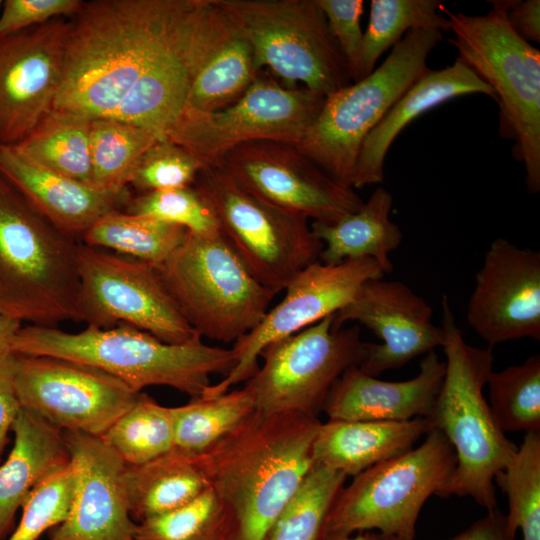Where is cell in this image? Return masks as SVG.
<instances>
[{"label": "cell", "mask_w": 540, "mask_h": 540, "mask_svg": "<svg viewBox=\"0 0 540 540\" xmlns=\"http://www.w3.org/2000/svg\"><path fill=\"white\" fill-rule=\"evenodd\" d=\"M439 0H372L363 42V73L369 75L378 59L412 30H449V20L438 13Z\"/></svg>", "instance_id": "35"}, {"label": "cell", "mask_w": 540, "mask_h": 540, "mask_svg": "<svg viewBox=\"0 0 540 540\" xmlns=\"http://www.w3.org/2000/svg\"><path fill=\"white\" fill-rule=\"evenodd\" d=\"M442 309L445 374L428 418L453 447L456 466L437 495L468 496L489 511L497 508L495 476L517 445L499 428L483 394L493 371V347L478 348L464 340L446 295Z\"/></svg>", "instance_id": "4"}, {"label": "cell", "mask_w": 540, "mask_h": 540, "mask_svg": "<svg viewBox=\"0 0 540 540\" xmlns=\"http://www.w3.org/2000/svg\"><path fill=\"white\" fill-rule=\"evenodd\" d=\"M432 313L430 305L403 282L374 278L334 313L333 329L354 322L381 340L366 342V356L359 366L376 377L443 346L444 331L432 322Z\"/></svg>", "instance_id": "19"}, {"label": "cell", "mask_w": 540, "mask_h": 540, "mask_svg": "<svg viewBox=\"0 0 540 540\" xmlns=\"http://www.w3.org/2000/svg\"><path fill=\"white\" fill-rule=\"evenodd\" d=\"M480 93L495 99L493 90L461 59L440 70L428 69L391 106L365 138L358 156L353 188L383 182L387 152L414 119L453 98Z\"/></svg>", "instance_id": "24"}, {"label": "cell", "mask_w": 540, "mask_h": 540, "mask_svg": "<svg viewBox=\"0 0 540 540\" xmlns=\"http://www.w3.org/2000/svg\"><path fill=\"white\" fill-rule=\"evenodd\" d=\"M75 473L70 512L49 540H133L132 519L123 484L126 463L101 437L63 431Z\"/></svg>", "instance_id": "21"}, {"label": "cell", "mask_w": 540, "mask_h": 540, "mask_svg": "<svg viewBox=\"0 0 540 540\" xmlns=\"http://www.w3.org/2000/svg\"><path fill=\"white\" fill-rule=\"evenodd\" d=\"M203 168L189 151L163 137L142 155L128 186L137 194L190 186Z\"/></svg>", "instance_id": "42"}, {"label": "cell", "mask_w": 540, "mask_h": 540, "mask_svg": "<svg viewBox=\"0 0 540 540\" xmlns=\"http://www.w3.org/2000/svg\"><path fill=\"white\" fill-rule=\"evenodd\" d=\"M325 98L303 86L286 87L260 71L246 93L226 108L213 112L184 108L164 138L185 148L204 168L218 166L228 152L247 142L295 145Z\"/></svg>", "instance_id": "12"}, {"label": "cell", "mask_w": 540, "mask_h": 540, "mask_svg": "<svg viewBox=\"0 0 540 540\" xmlns=\"http://www.w3.org/2000/svg\"><path fill=\"white\" fill-rule=\"evenodd\" d=\"M255 411L254 398L247 385L219 396L197 397L172 407L174 448L196 456L237 427Z\"/></svg>", "instance_id": "33"}, {"label": "cell", "mask_w": 540, "mask_h": 540, "mask_svg": "<svg viewBox=\"0 0 540 540\" xmlns=\"http://www.w3.org/2000/svg\"><path fill=\"white\" fill-rule=\"evenodd\" d=\"M90 121L85 116L54 108L30 135L13 147L50 171L92 186Z\"/></svg>", "instance_id": "29"}, {"label": "cell", "mask_w": 540, "mask_h": 540, "mask_svg": "<svg viewBox=\"0 0 540 540\" xmlns=\"http://www.w3.org/2000/svg\"><path fill=\"white\" fill-rule=\"evenodd\" d=\"M347 476L313 464L265 540H321L326 518Z\"/></svg>", "instance_id": "36"}, {"label": "cell", "mask_w": 540, "mask_h": 540, "mask_svg": "<svg viewBox=\"0 0 540 540\" xmlns=\"http://www.w3.org/2000/svg\"><path fill=\"white\" fill-rule=\"evenodd\" d=\"M314 414L254 411L193 456L224 512L221 540H265L313 466Z\"/></svg>", "instance_id": "2"}, {"label": "cell", "mask_w": 540, "mask_h": 540, "mask_svg": "<svg viewBox=\"0 0 540 540\" xmlns=\"http://www.w3.org/2000/svg\"><path fill=\"white\" fill-rule=\"evenodd\" d=\"M432 429L427 417L407 421L328 420L321 422L316 432L313 463L354 477L411 450Z\"/></svg>", "instance_id": "25"}, {"label": "cell", "mask_w": 540, "mask_h": 540, "mask_svg": "<svg viewBox=\"0 0 540 540\" xmlns=\"http://www.w3.org/2000/svg\"><path fill=\"white\" fill-rule=\"evenodd\" d=\"M11 431L14 445L0 465V540L35 486L70 463L62 432L28 411L21 408Z\"/></svg>", "instance_id": "26"}, {"label": "cell", "mask_w": 540, "mask_h": 540, "mask_svg": "<svg viewBox=\"0 0 540 540\" xmlns=\"http://www.w3.org/2000/svg\"><path fill=\"white\" fill-rule=\"evenodd\" d=\"M0 174L50 222L75 239L104 216L124 211L130 188L101 190L50 171L13 146L0 145Z\"/></svg>", "instance_id": "23"}, {"label": "cell", "mask_w": 540, "mask_h": 540, "mask_svg": "<svg viewBox=\"0 0 540 540\" xmlns=\"http://www.w3.org/2000/svg\"><path fill=\"white\" fill-rule=\"evenodd\" d=\"M16 363L15 353L0 356V461L8 433L21 410L14 384Z\"/></svg>", "instance_id": "45"}, {"label": "cell", "mask_w": 540, "mask_h": 540, "mask_svg": "<svg viewBox=\"0 0 540 540\" xmlns=\"http://www.w3.org/2000/svg\"><path fill=\"white\" fill-rule=\"evenodd\" d=\"M481 16L453 13L449 20L461 59L494 92L501 131L515 140L514 155L524 163L530 193L540 190V51L510 26L514 0H494Z\"/></svg>", "instance_id": "6"}, {"label": "cell", "mask_w": 540, "mask_h": 540, "mask_svg": "<svg viewBox=\"0 0 540 540\" xmlns=\"http://www.w3.org/2000/svg\"><path fill=\"white\" fill-rule=\"evenodd\" d=\"M470 327L488 344L540 340V253L504 238L489 246L467 308Z\"/></svg>", "instance_id": "20"}, {"label": "cell", "mask_w": 540, "mask_h": 540, "mask_svg": "<svg viewBox=\"0 0 540 540\" xmlns=\"http://www.w3.org/2000/svg\"><path fill=\"white\" fill-rule=\"evenodd\" d=\"M441 39L439 30L409 31L369 75L327 96L294 146L334 180L353 188L365 138L429 69L427 58Z\"/></svg>", "instance_id": "7"}, {"label": "cell", "mask_w": 540, "mask_h": 540, "mask_svg": "<svg viewBox=\"0 0 540 540\" xmlns=\"http://www.w3.org/2000/svg\"><path fill=\"white\" fill-rule=\"evenodd\" d=\"M393 205L391 193L376 188L355 212L328 224L310 223L315 237L323 244L319 261L338 264L346 260L371 258L382 271L390 273L393 265L389 253L401 243L403 234L389 218Z\"/></svg>", "instance_id": "27"}, {"label": "cell", "mask_w": 540, "mask_h": 540, "mask_svg": "<svg viewBox=\"0 0 540 540\" xmlns=\"http://www.w3.org/2000/svg\"><path fill=\"white\" fill-rule=\"evenodd\" d=\"M157 270L202 339L235 343L259 324L275 296L254 278L221 232H188Z\"/></svg>", "instance_id": "8"}, {"label": "cell", "mask_w": 540, "mask_h": 540, "mask_svg": "<svg viewBox=\"0 0 540 540\" xmlns=\"http://www.w3.org/2000/svg\"><path fill=\"white\" fill-rule=\"evenodd\" d=\"M514 538L507 530L506 514L495 508L447 540H514Z\"/></svg>", "instance_id": "47"}, {"label": "cell", "mask_w": 540, "mask_h": 540, "mask_svg": "<svg viewBox=\"0 0 540 540\" xmlns=\"http://www.w3.org/2000/svg\"><path fill=\"white\" fill-rule=\"evenodd\" d=\"M445 374L435 350L420 361L419 373L405 381H383L348 368L333 384L323 411L329 420L407 421L429 417Z\"/></svg>", "instance_id": "22"}, {"label": "cell", "mask_w": 540, "mask_h": 540, "mask_svg": "<svg viewBox=\"0 0 540 540\" xmlns=\"http://www.w3.org/2000/svg\"><path fill=\"white\" fill-rule=\"evenodd\" d=\"M258 74L249 43L234 29L199 68L185 108L200 112L226 108L246 93Z\"/></svg>", "instance_id": "30"}, {"label": "cell", "mask_w": 540, "mask_h": 540, "mask_svg": "<svg viewBox=\"0 0 540 540\" xmlns=\"http://www.w3.org/2000/svg\"><path fill=\"white\" fill-rule=\"evenodd\" d=\"M486 385L489 406L505 432H540V355L499 372L492 371Z\"/></svg>", "instance_id": "38"}, {"label": "cell", "mask_w": 540, "mask_h": 540, "mask_svg": "<svg viewBox=\"0 0 540 540\" xmlns=\"http://www.w3.org/2000/svg\"><path fill=\"white\" fill-rule=\"evenodd\" d=\"M22 322L0 313V356L12 353V344Z\"/></svg>", "instance_id": "48"}, {"label": "cell", "mask_w": 540, "mask_h": 540, "mask_svg": "<svg viewBox=\"0 0 540 540\" xmlns=\"http://www.w3.org/2000/svg\"><path fill=\"white\" fill-rule=\"evenodd\" d=\"M160 138L163 137L156 131L132 122L91 119L92 186L109 191L128 188L140 158Z\"/></svg>", "instance_id": "32"}, {"label": "cell", "mask_w": 540, "mask_h": 540, "mask_svg": "<svg viewBox=\"0 0 540 540\" xmlns=\"http://www.w3.org/2000/svg\"><path fill=\"white\" fill-rule=\"evenodd\" d=\"M54 108L164 137L233 25L215 0H90L69 18Z\"/></svg>", "instance_id": "1"}, {"label": "cell", "mask_w": 540, "mask_h": 540, "mask_svg": "<svg viewBox=\"0 0 540 540\" xmlns=\"http://www.w3.org/2000/svg\"><path fill=\"white\" fill-rule=\"evenodd\" d=\"M456 466L453 447L437 429L406 453L374 465L337 494L322 537L378 530L389 540H414L419 513Z\"/></svg>", "instance_id": "10"}, {"label": "cell", "mask_w": 540, "mask_h": 540, "mask_svg": "<svg viewBox=\"0 0 540 540\" xmlns=\"http://www.w3.org/2000/svg\"><path fill=\"white\" fill-rule=\"evenodd\" d=\"M346 61L351 82L364 78L362 0H316Z\"/></svg>", "instance_id": "43"}, {"label": "cell", "mask_w": 540, "mask_h": 540, "mask_svg": "<svg viewBox=\"0 0 540 540\" xmlns=\"http://www.w3.org/2000/svg\"><path fill=\"white\" fill-rule=\"evenodd\" d=\"M250 45L258 72L324 97L351 82L346 61L316 0H215Z\"/></svg>", "instance_id": "9"}, {"label": "cell", "mask_w": 540, "mask_h": 540, "mask_svg": "<svg viewBox=\"0 0 540 540\" xmlns=\"http://www.w3.org/2000/svg\"><path fill=\"white\" fill-rule=\"evenodd\" d=\"M512 29L527 42H540V1H515L507 12Z\"/></svg>", "instance_id": "46"}, {"label": "cell", "mask_w": 540, "mask_h": 540, "mask_svg": "<svg viewBox=\"0 0 540 540\" xmlns=\"http://www.w3.org/2000/svg\"><path fill=\"white\" fill-rule=\"evenodd\" d=\"M333 316L275 341L261 352L263 365L245 384L253 394L256 411L316 415L335 381L348 368L361 365L366 342L361 340L359 326L333 329Z\"/></svg>", "instance_id": "13"}, {"label": "cell", "mask_w": 540, "mask_h": 540, "mask_svg": "<svg viewBox=\"0 0 540 540\" xmlns=\"http://www.w3.org/2000/svg\"><path fill=\"white\" fill-rule=\"evenodd\" d=\"M321 540H389L382 537L380 534L373 532H360L355 536L352 535H329L321 538Z\"/></svg>", "instance_id": "49"}, {"label": "cell", "mask_w": 540, "mask_h": 540, "mask_svg": "<svg viewBox=\"0 0 540 540\" xmlns=\"http://www.w3.org/2000/svg\"><path fill=\"white\" fill-rule=\"evenodd\" d=\"M15 391L22 409L56 430L101 437L140 392L94 366L17 354Z\"/></svg>", "instance_id": "15"}, {"label": "cell", "mask_w": 540, "mask_h": 540, "mask_svg": "<svg viewBox=\"0 0 540 540\" xmlns=\"http://www.w3.org/2000/svg\"><path fill=\"white\" fill-rule=\"evenodd\" d=\"M82 3V0H5L0 13V37L56 18H71Z\"/></svg>", "instance_id": "44"}, {"label": "cell", "mask_w": 540, "mask_h": 540, "mask_svg": "<svg viewBox=\"0 0 540 540\" xmlns=\"http://www.w3.org/2000/svg\"><path fill=\"white\" fill-rule=\"evenodd\" d=\"M12 353L77 361L105 371L136 392L168 386L192 398L212 384L211 375L226 376L236 363L232 348L208 345L198 334L187 342L170 344L127 324L107 329L87 326L77 333L22 326Z\"/></svg>", "instance_id": "3"}, {"label": "cell", "mask_w": 540, "mask_h": 540, "mask_svg": "<svg viewBox=\"0 0 540 540\" xmlns=\"http://www.w3.org/2000/svg\"><path fill=\"white\" fill-rule=\"evenodd\" d=\"M194 184L214 208L224 238L273 294L319 260L323 244L307 217L255 196L219 166L203 168Z\"/></svg>", "instance_id": "11"}, {"label": "cell", "mask_w": 540, "mask_h": 540, "mask_svg": "<svg viewBox=\"0 0 540 540\" xmlns=\"http://www.w3.org/2000/svg\"><path fill=\"white\" fill-rule=\"evenodd\" d=\"M69 18L0 37V145L15 146L54 109Z\"/></svg>", "instance_id": "18"}, {"label": "cell", "mask_w": 540, "mask_h": 540, "mask_svg": "<svg viewBox=\"0 0 540 540\" xmlns=\"http://www.w3.org/2000/svg\"><path fill=\"white\" fill-rule=\"evenodd\" d=\"M101 438L128 465L153 460L174 448L172 407L140 392Z\"/></svg>", "instance_id": "34"}, {"label": "cell", "mask_w": 540, "mask_h": 540, "mask_svg": "<svg viewBox=\"0 0 540 540\" xmlns=\"http://www.w3.org/2000/svg\"><path fill=\"white\" fill-rule=\"evenodd\" d=\"M78 247L0 174L1 314L43 327L75 321Z\"/></svg>", "instance_id": "5"}, {"label": "cell", "mask_w": 540, "mask_h": 540, "mask_svg": "<svg viewBox=\"0 0 540 540\" xmlns=\"http://www.w3.org/2000/svg\"><path fill=\"white\" fill-rule=\"evenodd\" d=\"M508 497L507 530L540 540V432L525 433L520 446L494 479Z\"/></svg>", "instance_id": "37"}, {"label": "cell", "mask_w": 540, "mask_h": 540, "mask_svg": "<svg viewBox=\"0 0 540 540\" xmlns=\"http://www.w3.org/2000/svg\"><path fill=\"white\" fill-rule=\"evenodd\" d=\"M123 484L136 523L182 507L208 488L194 458L176 448L142 464H126Z\"/></svg>", "instance_id": "28"}, {"label": "cell", "mask_w": 540, "mask_h": 540, "mask_svg": "<svg viewBox=\"0 0 540 540\" xmlns=\"http://www.w3.org/2000/svg\"><path fill=\"white\" fill-rule=\"evenodd\" d=\"M223 508L207 488L190 503L137 523L133 540H221Z\"/></svg>", "instance_id": "40"}, {"label": "cell", "mask_w": 540, "mask_h": 540, "mask_svg": "<svg viewBox=\"0 0 540 540\" xmlns=\"http://www.w3.org/2000/svg\"><path fill=\"white\" fill-rule=\"evenodd\" d=\"M218 166L255 196L312 221L331 224L363 204L354 188L334 180L292 144L247 142Z\"/></svg>", "instance_id": "17"}, {"label": "cell", "mask_w": 540, "mask_h": 540, "mask_svg": "<svg viewBox=\"0 0 540 540\" xmlns=\"http://www.w3.org/2000/svg\"><path fill=\"white\" fill-rule=\"evenodd\" d=\"M78 271L75 321L103 329L127 324L170 344L197 334L154 265L79 243Z\"/></svg>", "instance_id": "14"}, {"label": "cell", "mask_w": 540, "mask_h": 540, "mask_svg": "<svg viewBox=\"0 0 540 540\" xmlns=\"http://www.w3.org/2000/svg\"><path fill=\"white\" fill-rule=\"evenodd\" d=\"M2 4H3V1L0 0V10H1Z\"/></svg>", "instance_id": "50"}, {"label": "cell", "mask_w": 540, "mask_h": 540, "mask_svg": "<svg viewBox=\"0 0 540 540\" xmlns=\"http://www.w3.org/2000/svg\"><path fill=\"white\" fill-rule=\"evenodd\" d=\"M124 211L178 225L193 235L209 236L220 232L214 208L195 184L137 194L132 196Z\"/></svg>", "instance_id": "39"}, {"label": "cell", "mask_w": 540, "mask_h": 540, "mask_svg": "<svg viewBox=\"0 0 540 540\" xmlns=\"http://www.w3.org/2000/svg\"><path fill=\"white\" fill-rule=\"evenodd\" d=\"M383 275L378 263L371 258L338 264L318 260L308 265L288 283L282 300L267 311L255 328L234 343V367L200 397L219 396L249 380L259 368L261 352L269 344L336 313L352 301L366 281Z\"/></svg>", "instance_id": "16"}, {"label": "cell", "mask_w": 540, "mask_h": 540, "mask_svg": "<svg viewBox=\"0 0 540 540\" xmlns=\"http://www.w3.org/2000/svg\"><path fill=\"white\" fill-rule=\"evenodd\" d=\"M187 234L186 229L151 216L116 211L98 220L81 240L159 267Z\"/></svg>", "instance_id": "31"}, {"label": "cell", "mask_w": 540, "mask_h": 540, "mask_svg": "<svg viewBox=\"0 0 540 540\" xmlns=\"http://www.w3.org/2000/svg\"><path fill=\"white\" fill-rule=\"evenodd\" d=\"M75 492L71 463L43 479L22 505V517L7 540H38L67 518Z\"/></svg>", "instance_id": "41"}]
</instances>
